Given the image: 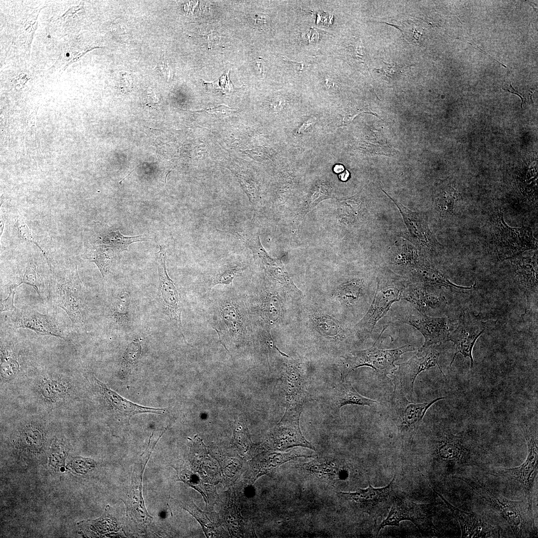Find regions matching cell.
Listing matches in <instances>:
<instances>
[{
	"label": "cell",
	"mask_w": 538,
	"mask_h": 538,
	"mask_svg": "<svg viewBox=\"0 0 538 538\" xmlns=\"http://www.w3.org/2000/svg\"><path fill=\"white\" fill-rule=\"evenodd\" d=\"M86 291L77 265L64 271L53 272L48 288L51 303L62 308L77 330L84 328L86 319Z\"/></svg>",
	"instance_id": "1"
},
{
	"label": "cell",
	"mask_w": 538,
	"mask_h": 538,
	"mask_svg": "<svg viewBox=\"0 0 538 538\" xmlns=\"http://www.w3.org/2000/svg\"><path fill=\"white\" fill-rule=\"evenodd\" d=\"M489 230V248L499 260L510 259L526 250L538 248V241L530 228L508 226L501 211H497L492 217Z\"/></svg>",
	"instance_id": "2"
},
{
	"label": "cell",
	"mask_w": 538,
	"mask_h": 538,
	"mask_svg": "<svg viewBox=\"0 0 538 538\" xmlns=\"http://www.w3.org/2000/svg\"><path fill=\"white\" fill-rule=\"evenodd\" d=\"M457 478L465 482L474 493L503 517L516 537H523L525 528L529 524L534 526V516L530 514L527 504L509 500L474 478Z\"/></svg>",
	"instance_id": "3"
},
{
	"label": "cell",
	"mask_w": 538,
	"mask_h": 538,
	"mask_svg": "<svg viewBox=\"0 0 538 538\" xmlns=\"http://www.w3.org/2000/svg\"><path fill=\"white\" fill-rule=\"evenodd\" d=\"M520 429L526 439L528 448V454L525 461L520 466L514 468L489 470L487 472L495 477L519 482L525 492L528 511L534 516L533 492L538 470L537 434L530 427L524 424H520Z\"/></svg>",
	"instance_id": "4"
},
{
	"label": "cell",
	"mask_w": 538,
	"mask_h": 538,
	"mask_svg": "<svg viewBox=\"0 0 538 538\" xmlns=\"http://www.w3.org/2000/svg\"><path fill=\"white\" fill-rule=\"evenodd\" d=\"M159 438L156 441L151 440L150 436L146 449L135 463L131 485L126 494V522L138 532H145L152 519L146 511L142 498V475L151 452Z\"/></svg>",
	"instance_id": "5"
},
{
	"label": "cell",
	"mask_w": 538,
	"mask_h": 538,
	"mask_svg": "<svg viewBox=\"0 0 538 538\" xmlns=\"http://www.w3.org/2000/svg\"><path fill=\"white\" fill-rule=\"evenodd\" d=\"M444 399L439 397L423 403H414L408 401L403 393L394 390L389 401V406L393 420L403 442L410 439L415 434L429 407Z\"/></svg>",
	"instance_id": "6"
},
{
	"label": "cell",
	"mask_w": 538,
	"mask_h": 538,
	"mask_svg": "<svg viewBox=\"0 0 538 538\" xmlns=\"http://www.w3.org/2000/svg\"><path fill=\"white\" fill-rule=\"evenodd\" d=\"M399 278L386 276L379 280L369 309L356 325L359 332L366 336L371 334L377 322L387 314L394 302L401 299L405 284H402Z\"/></svg>",
	"instance_id": "7"
},
{
	"label": "cell",
	"mask_w": 538,
	"mask_h": 538,
	"mask_svg": "<svg viewBox=\"0 0 538 538\" xmlns=\"http://www.w3.org/2000/svg\"><path fill=\"white\" fill-rule=\"evenodd\" d=\"M415 349L411 345L390 350L378 349L373 345L365 350L352 351L345 358L346 369L342 376L346 377L352 371L363 366L371 367L385 375L391 374L396 370L395 362L401 356Z\"/></svg>",
	"instance_id": "8"
},
{
	"label": "cell",
	"mask_w": 538,
	"mask_h": 538,
	"mask_svg": "<svg viewBox=\"0 0 538 538\" xmlns=\"http://www.w3.org/2000/svg\"><path fill=\"white\" fill-rule=\"evenodd\" d=\"M159 251L155 254L158 274L157 299L164 313L174 322L182 334L183 329L181 321L180 297L174 281L169 277L167 272L165 248L161 245H159Z\"/></svg>",
	"instance_id": "9"
},
{
	"label": "cell",
	"mask_w": 538,
	"mask_h": 538,
	"mask_svg": "<svg viewBox=\"0 0 538 538\" xmlns=\"http://www.w3.org/2000/svg\"><path fill=\"white\" fill-rule=\"evenodd\" d=\"M302 407L299 405L286 407L283 416L270 435V447L284 450L301 446L316 450L314 445L304 437L301 431L299 421Z\"/></svg>",
	"instance_id": "10"
},
{
	"label": "cell",
	"mask_w": 538,
	"mask_h": 538,
	"mask_svg": "<svg viewBox=\"0 0 538 538\" xmlns=\"http://www.w3.org/2000/svg\"><path fill=\"white\" fill-rule=\"evenodd\" d=\"M395 480V477L388 485L383 488H375L369 484L365 489H359L354 492H339L338 494L363 512L378 517L392 505L396 494L394 488Z\"/></svg>",
	"instance_id": "11"
},
{
	"label": "cell",
	"mask_w": 538,
	"mask_h": 538,
	"mask_svg": "<svg viewBox=\"0 0 538 538\" xmlns=\"http://www.w3.org/2000/svg\"><path fill=\"white\" fill-rule=\"evenodd\" d=\"M485 329L486 323L482 321L478 315H475L468 309L463 311L457 327L450 333L447 340L452 342L455 346L450 366L456 356L460 353L464 358L470 359L471 368H472L474 365L473 348L476 340Z\"/></svg>",
	"instance_id": "12"
},
{
	"label": "cell",
	"mask_w": 538,
	"mask_h": 538,
	"mask_svg": "<svg viewBox=\"0 0 538 538\" xmlns=\"http://www.w3.org/2000/svg\"><path fill=\"white\" fill-rule=\"evenodd\" d=\"M439 355L438 351L431 349L421 358H418L416 355L406 362L400 364L394 374L395 390L412 399L417 376L421 372L436 365L445 378L438 364Z\"/></svg>",
	"instance_id": "13"
},
{
	"label": "cell",
	"mask_w": 538,
	"mask_h": 538,
	"mask_svg": "<svg viewBox=\"0 0 538 538\" xmlns=\"http://www.w3.org/2000/svg\"><path fill=\"white\" fill-rule=\"evenodd\" d=\"M10 324L14 329L26 328L38 335H51L67 340L65 331L53 315L43 314L30 308L12 311Z\"/></svg>",
	"instance_id": "14"
},
{
	"label": "cell",
	"mask_w": 538,
	"mask_h": 538,
	"mask_svg": "<svg viewBox=\"0 0 538 538\" xmlns=\"http://www.w3.org/2000/svg\"><path fill=\"white\" fill-rule=\"evenodd\" d=\"M537 251L532 257H525L519 255L510 259L515 281L527 299V307L523 316L530 313L534 306L537 307Z\"/></svg>",
	"instance_id": "15"
},
{
	"label": "cell",
	"mask_w": 538,
	"mask_h": 538,
	"mask_svg": "<svg viewBox=\"0 0 538 538\" xmlns=\"http://www.w3.org/2000/svg\"><path fill=\"white\" fill-rule=\"evenodd\" d=\"M402 322L414 327L423 336L425 341L418 349V353L423 351L433 344L447 341L450 333L449 320L446 317H430L420 313L418 315L403 317Z\"/></svg>",
	"instance_id": "16"
},
{
	"label": "cell",
	"mask_w": 538,
	"mask_h": 538,
	"mask_svg": "<svg viewBox=\"0 0 538 538\" xmlns=\"http://www.w3.org/2000/svg\"><path fill=\"white\" fill-rule=\"evenodd\" d=\"M246 242L253 253L256 262L270 277L278 281L288 290L298 294L302 293L294 284L281 260L272 258L268 254L261 243L259 236L249 239Z\"/></svg>",
	"instance_id": "17"
},
{
	"label": "cell",
	"mask_w": 538,
	"mask_h": 538,
	"mask_svg": "<svg viewBox=\"0 0 538 538\" xmlns=\"http://www.w3.org/2000/svg\"><path fill=\"white\" fill-rule=\"evenodd\" d=\"M426 507L414 503L403 496L396 494L393 499L391 508L387 517L378 528L377 535L386 526H398L404 520H409L417 527H422L427 519Z\"/></svg>",
	"instance_id": "18"
},
{
	"label": "cell",
	"mask_w": 538,
	"mask_h": 538,
	"mask_svg": "<svg viewBox=\"0 0 538 538\" xmlns=\"http://www.w3.org/2000/svg\"><path fill=\"white\" fill-rule=\"evenodd\" d=\"M399 209L412 239L421 248L435 251L440 244L430 231L426 217L422 214L414 212L401 203L392 199Z\"/></svg>",
	"instance_id": "19"
},
{
	"label": "cell",
	"mask_w": 538,
	"mask_h": 538,
	"mask_svg": "<svg viewBox=\"0 0 538 538\" xmlns=\"http://www.w3.org/2000/svg\"><path fill=\"white\" fill-rule=\"evenodd\" d=\"M283 378L286 407L303 406L306 381L301 362L299 360H287L285 363Z\"/></svg>",
	"instance_id": "20"
},
{
	"label": "cell",
	"mask_w": 538,
	"mask_h": 538,
	"mask_svg": "<svg viewBox=\"0 0 538 538\" xmlns=\"http://www.w3.org/2000/svg\"><path fill=\"white\" fill-rule=\"evenodd\" d=\"M434 492L445 503L458 521L462 538H493L499 536L497 530L480 517L473 513L464 511L447 501L441 494L430 486Z\"/></svg>",
	"instance_id": "21"
},
{
	"label": "cell",
	"mask_w": 538,
	"mask_h": 538,
	"mask_svg": "<svg viewBox=\"0 0 538 538\" xmlns=\"http://www.w3.org/2000/svg\"><path fill=\"white\" fill-rule=\"evenodd\" d=\"M435 443L436 454L440 459L459 465L469 463L472 450L460 435L444 431L439 435Z\"/></svg>",
	"instance_id": "22"
},
{
	"label": "cell",
	"mask_w": 538,
	"mask_h": 538,
	"mask_svg": "<svg viewBox=\"0 0 538 538\" xmlns=\"http://www.w3.org/2000/svg\"><path fill=\"white\" fill-rule=\"evenodd\" d=\"M219 308L218 333L224 332L235 338L244 337L247 332V315L236 302L224 301Z\"/></svg>",
	"instance_id": "23"
},
{
	"label": "cell",
	"mask_w": 538,
	"mask_h": 538,
	"mask_svg": "<svg viewBox=\"0 0 538 538\" xmlns=\"http://www.w3.org/2000/svg\"><path fill=\"white\" fill-rule=\"evenodd\" d=\"M412 277L425 287L427 286L444 287L457 293H467L473 288L476 282L470 286H463L452 282L443 273L429 265L426 262L420 260L412 270Z\"/></svg>",
	"instance_id": "24"
},
{
	"label": "cell",
	"mask_w": 538,
	"mask_h": 538,
	"mask_svg": "<svg viewBox=\"0 0 538 538\" xmlns=\"http://www.w3.org/2000/svg\"><path fill=\"white\" fill-rule=\"evenodd\" d=\"M401 299L411 303L420 313L425 314L430 309H441L447 304L444 295L428 293L420 284L407 283L402 290Z\"/></svg>",
	"instance_id": "25"
},
{
	"label": "cell",
	"mask_w": 538,
	"mask_h": 538,
	"mask_svg": "<svg viewBox=\"0 0 538 538\" xmlns=\"http://www.w3.org/2000/svg\"><path fill=\"white\" fill-rule=\"evenodd\" d=\"M100 387V391L106 402L115 410L125 415H133L141 413H152L162 414L165 408H155L143 406L134 404L123 398L103 382L94 378Z\"/></svg>",
	"instance_id": "26"
},
{
	"label": "cell",
	"mask_w": 538,
	"mask_h": 538,
	"mask_svg": "<svg viewBox=\"0 0 538 538\" xmlns=\"http://www.w3.org/2000/svg\"><path fill=\"white\" fill-rule=\"evenodd\" d=\"M347 404H357L375 407L381 404L376 401L365 397L354 388L350 382H342L334 389L332 397V405L340 416L341 408Z\"/></svg>",
	"instance_id": "27"
},
{
	"label": "cell",
	"mask_w": 538,
	"mask_h": 538,
	"mask_svg": "<svg viewBox=\"0 0 538 538\" xmlns=\"http://www.w3.org/2000/svg\"><path fill=\"white\" fill-rule=\"evenodd\" d=\"M309 453L291 450L286 453H266L262 454L257 459L256 471L254 474V480L264 474L270 473L281 464L290 460L301 457H313Z\"/></svg>",
	"instance_id": "28"
},
{
	"label": "cell",
	"mask_w": 538,
	"mask_h": 538,
	"mask_svg": "<svg viewBox=\"0 0 538 538\" xmlns=\"http://www.w3.org/2000/svg\"><path fill=\"white\" fill-rule=\"evenodd\" d=\"M458 196L456 191L445 181L439 182L435 187L434 203L435 209L442 217L452 216L456 208Z\"/></svg>",
	"instance_id": "29"
},
{
	"label": "cell",
	"mask_w": 538,
	"mask_h": 538,
	"mask_svg": "<svg viewBox=\"0 0 538 538\" xmlns=\"http://www.w3.org/2000/svg\"><path fill=\"white\" fill-rule=\"evenodd\" d=\"M331 197V188L327 182L317 181L313 185L305 201L299 208L294 220L295 228L299 226L305 216L321 201Z\"/></svg>",
	"instance_id": "30"
},
{
	"label": "cell",
	"mask_w": 538,
	"mask_h": 538,
	"mask_svg": "<svg viewBox=\"0 0 538 538\" xmlns=\"http://www.w3.org/2000/svg\"><path fill=\"white\" fill-rule=\"evenodd\" d=\"M98 238L102 243L108 246L115 252L128 251V247L131 244L147 241L149 239L145 235L124 236L118 229L110 228H108L106 231L101 233Z\"/></svg>",
	"instance_id": "31"
},
{
	"label": "cell",
	"mask_w": 538,
	"mask_h": 538,
	"mask_svg": "<svg viewBox=\"0 0 538 538\" xmlns=\"http://www.w3.org/2000/svg\"><path fill=\"white\" fill-rule=\"evenodd\" d=\"M364 210L362 200L358 195H355L339 201L337 208L338 218L343 223H354L361 218Z\"/></svg>",
	"instance_id": "32"
},
{
	"label": "cell",
	"mask_w": 538,
	"mask_h": 538,
	"mask_svg": "<svg viewBox=\"0 0 538 538\" xmlns=\"http://www.w3.org/2000/svg\"><path fill=\"white\" fill-rule=\"evenodd\" d=\"M363 289V281L355 279L339 285L336 289L334 296L342 304L351 305L358 301Z\"/></svg>",
	"instance_id": "33"
},
{
	"label": "cell",
	"mask_w": 538,
	"mask_h": 538,
	"mask_svg": "<svg viewBox=\"0 0 538 538\" xmlns=\"http://www.w3.org/2000/svg\"><path fill=\"white\" fill-rule=\"evenodd\" d=\"M303 468L311 474L323 480L330 481L339 477V466L331 460L318 458L304 464Z\"/></svg>",
	"instance_id": "34"
},
{
	"label": "cell",
	"mask_w": 538,
	"mask_h": 538,
	"mask_svg": "<svg viewBox=\"0 0 538 538\" xmlns=\"http://www.w3.org/2000/svg\"><path fill=\"white\" fill-rule=\"evenodd\" d=\"M22 283L33 287L41 298L44 296L45 291L44 281L43 278L39 275L37 267L34 263H27L20 278L10 286L16 288Z\"/></svg>",
	"instance_id": "35"
},
{
	"label": "cell",
	"mask_w": 538,
	"mask_h": 538,
	"mask_svg": "<svg viewBox=\"0 0 538 538\" xmlns=\"http://www.w3.org/2000/svg\"><path fill=\"white\" fill-rule=\"evenodd\" d=\"M315 325L323 335L333 339H343L344 332L338 322L326 315H320L314 318Z\"/></svg>",
	"instance_id": "36"
},
{
	"label": "cell",
	"mask_w": 538,
	"mask_h": 538,
	"mask_svg": "<svg viewBox=\"0 0 538 538\" xmlns=\"http://www.w3.org/2000/svg\"><path fill=\"white\" fill-rule=\"evenodd\" d=\"M115 252L111 248H100L95 252L90 261L96 264L103 278L110 271L115 261Z\"/></svg>",
	"instance_id": "37"
},
{
	"label": "cell",
	"mask_w": 538,
	"mask_h": 538,
	"mask_svg": "<svg viewBox=\"0 0 538 538\" xmlns=\"http://www.w3.org/2000/svg\"><path fill=\"white\" fill-rule=\"evenodd\" d=\"M130 304L129 293L123 292L118 295L112 315L113 318L118 323L122 324L128 320Z\"/></svg>",
	"instance_id": "38"
},
{
	"label": "cell",
	"mask_w": 538,
	"mask_h": 538,
	"mask_svg": "<svg viewBox=\"0 0 538 538\" xmlns=\"http://www.w3.org/2000/svg\"><path fill=\"white\" fill-rule=\"evenodd\" d=\"M420 260L416 252L408 247H402L394 256L393 261L395 264L411 268L416 266Z\"/></svg>",
	"instance_id": "39"
},
{
	"label": "cell",
	"mask_w": 538,
	"mask_h": 538,
	"mask_svg": "<svg viewBox=\"0 0 538 538\" xmlns=\"http://www.w3.org/2000/svg\"><path fill=\"white\" fill-rule=\"evenodd\" d=\"M242 265H234L226 267L216 275L212 283L211 287L217 284L230 285L233 279L245 269Z\"/></svg>",
	"instance_id": "40"
},
{
	"label": "cell",
	"mask_w": 538,
	"mask_h": 538,
	"mask_svg": "<svg viewBox=\"0 0 538 538\" xmlns=\"http://www.w3.org/2000/svg\"><path fill=\"white\" fill-rule=\"evenodd\" d=\"M262 310L267 321L269 323L276 321L281 312L280 300L275 295L268 296L263 304Z\"/></svg>",
	"instance_id": "41"
},
{
	"label": "cell",
	"mask_w": 538,
	"mask_h": 538,
	"mask_svg": "<svg viewBox=\"0 0 538 538\" xmlns=\"http://www.w3.org/2000/svg\"><path fill=\"white\" fill-rule=\"evenodd\" d=\"M383 63L384 64L383 67L375 69L374 71L389 79L399 78L409 66L403 64L389 63L384 61Z\"/></svg>",
	"instance_id": "42"
},
{
	"label": "cell",
	"mask_w": 538,
	"mask_h": 538,
	"mask_svg": "<svg viewBox=\"0 0 538 538\" xmlns=\"http://www.w3.org/2000/svg\"><path fill=\"white\" fill-rule=\"evenodd\" d=\"M141 353V346L139 342H132L128 346L123 357L122 364L125 367L134 365Z\"/></svg>",
	"instance_id": "43"
},
{
	"label": "cell",
	"mask_w": 538,
	"mask_h": 538,
	"mask_svg": "<svg viewBox=\"0 0 538 538\" xmlns=\"http://www.w3.org/2000/svg\"><path fill=\"white\" fill-rule=\"evenodd\" d=\"M181 506L192 514L202 525L203 529L205 532L210 530L211 532L213 530L215 532V530H213L214 527L208 519L207 517L192 502L191 504H186L180 502Z\"/></svg>",
	"instance_id": "44"
},
{
	"label": "cell",
	"mask_w": 538,
	"mask_h": 538,
	"mask_svg": "<svg viewBox=\"0 0 538 538\" xmlns=\"http://www.w3.org/2000/svg\"><path fill=\"white\" fill-rule=\"evenodd\" d=\"M44 396L48 399H54L61 397L65 392V387L59 383L53 381L45 383L42 389Z\"/></svg>",
	"instance_id": "45"
},
{
	"label": "cell",
	"mask_w": 538,
	"mask_h": 538,
	"mask_svg": "<svg viewBox=\"0 0 538 538\" xmlns=\"http://www.w3.org/2000/svg\"><path fill=\"white\" fill-rule=\"evenodd\" d=\"M15 288L10 286L9 292L7 297L4 300H0V312L7 311H13L16 307L14 305V297Z\"/></svg>",
	"instance_id": "46"
},
{
	"label": "cell",
	"mask_w": 538,
	"mask_h": 538,
	"mask_svg": "<svg viewBox=\"0 0 538 538\" xmlns=\"http://www.w3.org/2000/svg\"><path fill=\"white\" fill-rule=\"evenodd\" d=\"M207 113L218 117L226 116L230 114L234 110L223 105L209 107L206 108Z\"/></svg>",
	"instance_id": "47"
},
{
	"label": "cell",
	"mask_w": 538,
	"mask_h": 538,
	"mask_svg": "<svg viewBox=\"0 0 538 538\" xmlns=\"http://www.w3.org/2000/svg\"><path fill=\"white\" fill-rule=\"evenodd\" d=\"M16 227L20 237L25 241H31L30 233L24 222L23 220H18L16 222Z\"/></svg>",
	"instance_id": "48"
},
{
	"label": "cell",
	"mask_w": 538,
	"mask_h": 538,
	"mask_svg": "<svg viewBox=\"0 0 538 538\" xmlns=\"http://www.w3.org/2000/svg\"><path fill=\"white\" fill-rule=\"evenodd\" d=\"M317 118L313 117L304 122L297 131V134H300L305 132L308 129L312 127L316 122Z\"/></svg>",
	"instance_id": "49"
},
{
	"label": "cell",
	"mask_w": 538,
	"mask_h": 538,
	"mask_svg": "<svg viewBox=\"0 0 538 538\" xmlns=\"http://www.w3.org/2000/svg\"><path fill=\"white\" fill-rule=\"evenodd\" d=\"M255 24L257 25L266 24L268 21V16L264 14H257L254 15Z\"/></svg>",
	"instance_id": "50"
},
{
	"label": "cell",
	"mask_w": 538,
	"mask_h": 538,
	"mask_svg": "<svg viewBox=\"0 0 538 538\" xmlns=\"http://www.w3.org/2000/svg\"><path fill=\"white\" fill-rule=\"evenodd\" d=\"M287 62L291 64L299 73H301L306 66V64L303 62H296L291 60L287 61Z\"/></svg>",
	"instance_id": "51"
},
{
	"label": "cell",
	"mask_w": 538,
	"mask_h": 538,
	"mask_svg": "<svg viewBox=\"0 0 538 538\" xmlns=\"http://www.w3.org/2000/svg\"><path fill=\"white\" fill-rule=\"evenodd\" d=\"M256 64L258 68L261 77H263L265 72V61L262 59H258L256 61Z\"/></svg>",
	"instance_id": "52"
},
{
	"label": "cell",
	"mask_w": 538,
	"mask_h": 538,
	"mask_svg": "<svg viewBox=\"0 0 538 538\" xmlns=\"http://www.w3.org/2000/svg\"><path fill=\"white\" fill-rule=\"evenodd\" d=\"M160 69L164 77L167 79L170 78V70L168 66L165 64H161L160 65Z\"/></svg>",
	"instance_id": "53"
},
{
	"label": "cell",
	"mask_w": 538,
	"mask_h": 538,
	"mask_svg": "<svg viewBox=\"0 0 538 538\" xmlns=\"http://www.w3.org/2000/svg\"><path fill=\"white\" fill-rule=\"evenodd\" d=\"M283 102H284L283 99L282 98L278 97V98H277L276 99H274V100L272 101V103H273V105L276 104V105L275 107H273L274 109H275L276 110H277V109L279 110V109H281L282 108V105H283Z\"/></svg>",
	"instance_id": "54"
},
{
	"label": "cell",
	"mask_w": 538,
	"mask_h": 538,
	"mask_svg": "<svg viewBox=\"0 0 538 538\" xmlns=\"http://www.w3.org/2000/svg\"><path fill=\"white\" fill-rule=\"evenodd\" d=\"M349 175L350 173L349 171L347 170H345L339 175V178L341 180L345 181L348 179Z\"/></svg>",
	"instance_id": "55"
},
{
	"label": "cell",
	"mask_w": 538,
	"mask_h": 538,
	"mask_svg": "<svg viewBox=\"0 0 538 538\" xmlns=\"http://www.w3.org/2000/svg\"><path fill=\"white\" fill-rule=\"evenodd\" d=\"M334 171L336 173H340L344 171V167L340 164H336L333 168Z\"/></svg>",
	"instance_id": "56"
},
{
	"label": "cell",
	"mask_w": 538,
	"mask_h": 538,
	"mask_svg": "<svg viewBox=\"0 0 538 538\" xmlns=\"http://www.w3.org/2000/svg\"><path fill=\"white\" fill-rule=\"evenodd\" d=\"M66 56L68 57V56H69L70 54H69V53H67L66 54Z\"/></svg>",
	"instance_id": "57"
},
{
	"label": "cell",
	"mask_w": 538,
	"mask_h": 538,
	"mask_svg": "<svg viewBox=\"0 0 538 538\" xmlns=\"http://www.w3.org/2000/svg\"><path fill=\"white\" fill-rule=\"evenodd\" d=\"M48 38H50V37H51L50 35H48Z\"/></svg>",
	"instance_id": "58"
}]
</instances>
